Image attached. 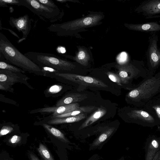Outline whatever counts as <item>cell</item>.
Returning a JSON list of instances; mask_svg holds the SVG:
<instances>
[{"label":"cell","mask_w":160,"mask_h":160,"mask_svg":"<svg viewBox=\"0 0 160 160\" xmlns=\"http://www.w3.org/2000/svg\"><path fill=\"white\" fill-rule=\"evenodd\" d=\"M9 22L11 26L22 32V40L27 38L31 28V22L28 15L17 18L11 17Z\"/></svg>","instance_id":"cell-7"},{"label":"cell","mask_w":160,"mask_h":160,"mask_svg":"<svg viewBox=\"0 0 160 160\" xmlns=\"http://www.w3.org/2000/svg\"><path fill=\"white\" fill-rule=\"evenodd\" d=\"M25 7L42 19L45 18L51 22L59 20L61 18L60 10H58L42 4L37 0H25Z\"/></svg>","instance_id":"cell-5"},{"label":"cell","mask_w":160,"mask_h":160,"mask_svg":"<svg viewBox=\"0 0 160 160\" xmlns=\"http://www.w3.org/2000/svg\"><path fill=\"white\" fill-rule=\"evenodd\" d=\"M129 29L139 31L154 32L160 31V24L152 22L139 24H127Z\"/></svg>","instance_id":"cell-14"},{"label":"cell","mask_w":160,"mask_h":160,"mask_svg":"<svg viewBox=\"0 0 160 160\" xmlns=\"http://www.w3.org/2000/svg\"><path fill=\"white\" fill-rule=\"evenodd\" d=\"M0 28H1H1H3L4 29H7V30H8L13 35H14L16 37H17V38H19V37L18 35L16 33H15L14 31H13L12 30H11L9 29H8V28H2V27L1 26H0Z\"/></svg>","instance_id":"cell-34"},{"label":"cell","mask_w":160,"mask_h":160,"mask_svg":"<svg viewBox=\"0 0 160 160\" xmlns=\"http://www.w3.org/2000/svg\"><path fill=\"white\" fill-rule=\"evenodd\" d=\"M13 130L12 127L9 126H4L2 127L0 131V136L6 135L11 132Z\"/></svg>","instance_id":"cell-28"},{"label":"cell","mask_w":160,"mask_h":160,"mask_svg":"<svg viewBox=\"0 0 160 160\" xmlns=\"http://www.w3.org/2000/svg\"><path fill=\"white\" fill-rule=\"evenodd\" d=\"M74 59L81 64L86 66L90 59V56L86 50L81 48L79 49Z\"/></svg>","instance_id":"cell-19"},{"label":"cell","mask_w":160,"mask_h":160,"mask_svg":"<svg viewBox=\"0 0 160 160\" xmlns=\"http://www.w3.org/2000/svg\"><path fill=\"white\" fill-rule=\"evenodd\" d=\"M128 115L130 118L134 119L140 120L149 123H152L154 121L152 116L142 110H133Z\"/></svg>","instance_id":"cell-16"},{"label":"cell","mask_w":160,"mask_h":160,"mask_svg":"<svg viewBox=\"0 0 160 160\" xmlns=\"http://www.w3.org/2000/svg\"><path fill=\"white\" fill-rule=\"evenodd\" d=\"M21 137L17 135H14L9 140V142L10 143L16 144L19 143L21 141Z\"/></svg>","instance_id":"cell-29"},{"label":"cell","mask_w":160,"mask_h":160,"mask_svg":"<svg viewBox=\"0 0 160 160\" xmlns=\"http://www.w3.org/2000/svg\"><path fill=\"white\" fill-rule=\"evenodd\" d=\"M153 160H160V151L158 152V154H156Z\"/></svg>","instance_id":"cell-35"},{"label":"cell","mask_w":160,"mask_h":160,"mask_svg":"<svg viewBox=\"0 0 160 160\" xmlns=\"http://www.w3.org/2000/svg\"><path fill=\"white\" fill-rule=\"evenodd\" d=\"M55 75L65 79L87 86L107 88L108 86L100 80L95 78L70 73L55 72Z\"/></svg>","instance_id":"cell-6"},{"label":"cell","mask_w":160,"mask_h":160,"mask_svg":"<svg viewBox=\"0 0 160 160\" xmlns=\"http://www.w3.org/2000/svg\"><path fill=\"white\" fill-rule=\"evenodd\" d=\"M117 66L118 70L117 74L120 78L122 84L127 83L138 74L137 69L132 64H127Z\"/></svg>","instance_id":"cell-9"},{"label":"cell","mask_w":160,"mask_h":160,"mask_svg":"<svg viewBox=\"0 0 160 160\" xmlns=\"http://www.w3.org/2000/svg\"><path fill=\"white\" fill-rule=\"evenodd\" d=\"M102 18L101 15L91 14L79 19L61 23H52L48 28L49 31L58 36L66 35L78 28L88 27L95 25Z\"/></svg>","instance_id":"cell-3"},{"label":"cell","mask_w":160,"mask_h":160,"mask_svg":"<svg viewBox=\"0 0 160 160\" xmlns=\"http://www.w3.org/2000/svg\"><path fill=\"white\" fill-rule=\"evenodd\" d=\"M19 73L0 69V82L12 86L15 83L20 81L21 76Z\"/></svg>","instance_id":"cell-13"},{"label":"cell","mask_w":160,"mask_h":160,"mask_svg":"<svg viewBox=\"0 0 160 160\" xmlns=\"http://www.w3.org/2000/svg\"><path fill=\"white\" fill-rule=\"evenodd\" d=\"M11 87L3 82H0V89L2 90L9 91Z\"/></svg>","instance_id":"cell-31"},{"label":"cell","mask_w":160,"mask_h":160,"mask_svg":"<svg viewBox=\"0 0 160 160\" xmlns=\"http://www.w3.org/2000/svg\"><path fill=\"white\" fill-rule=\"evenodd\" d=\"M79 107V104L75 103L56 107L44 108L39 109L38 112L51 113L53 116H56L69 112Z\"/></svg>","instance_id":"cell-8"},{"label":"cell","mask_w":160,"mask_h":160,"mask_svg":"<svg viewBox=\"0 0 160 160\" xmlns=\"http://www.w3.org/2000/svg\"><path fill=\"white\" fill-rule=\"evenodd\" d=\"M159 147L158 142L155 140H152L148 148L147 160H151V156L152 152L156 151Z\"/></svg>","instance_id":"cell-25"},{"label":"cell","mask_w":160,"mask_h":160,"mask_svg":"<svg viewBox=\"0 0 160 160\" xmlns=\"http://www.w3.org/2000/svg\"><path fill=\"white\" fill-rule=\"evenodd\" d=\"M0 69L15 72L24 73L25 72V71L22 69L2 61H0Z\"/></svg>","instance_id":"cell-21"},{"label":"cell","mask_w":160,"mask_h":160,"mask_svg":"<svg viewBox=\"0 0 160 160\" xmlns=\"http://www.w3.org/2000/svg\"><path fill=\"white\" fill-rule=\"evenodd\" d=\"M114 129L115 128H113L108 129L100 135L98 139L94 142L93 145L94 146H97L104 141L112 134Z\"/></svg>","instance_id":"cell-24"},{"label":"cell","mask_w":160,"mask_h":160,"mask_svg":"<svg viewBox=\"0 0 160 160\" xmlns=\"http://www.w3.org/2000/svg\"><path fill=\"white\" fill-rule=\"evenodd\" d=\"M140 12L145 15L152 17L160 14V0L148 1L143 2L139 7Z\"/></svg>","instance_id":"cell-10"},{"label":"cell","mask_w":160,"mask_h":160,"mask_svg":"<svg viewBox=\"0 0 160 160\" xmlns=\"http://www.w3.org/2000/svg\"><path fill=\"white\" fill-rule=\"evenodd\" d=\"M38 151L45 160H54L47 148L41 143L39 144Z\"/></svg>","instance_id":"cell-22"},{"label":"cell","mask_w":160,"mask_h":160,"mask_svg":"<svg viewBox=\"0 0 160 160\" xmlns=\"http://www.w3.org/2000/svg\"><path fill=\"white\" fill-rule=\"evenodd\" d=\"M106 112L107 110L105 108L102 106L99 107L82 123L79 129H82L91 125L102 117Z\"/></svg>","instance_id":"cell-15"},{"label":"cell","mask_w":160,"mask_h":160,"mask_svg":"<svg viewBox=\"0 0 160 160\" xmlns=\"http://www.w3.org/2000/svg\"><path fill=\"white\" fill-rule=\"evenodd\" d=\"M43 127L51 134L62 141L68 142V140L64 134L59 130L46 124H43Z\"/></svg>","instance_id":"cell-20"},{"label":"cell","mask_w":160,"mask_h":160,"mask_svg":"<svg viewBox=\"0 0 160 160\" xmlns=\"http://www.w3.org/2000/svg\"><path fill=\"white\" fill-rule=\"evenodd\" d=\"M160 88V79L153 77L148 79L138 87L130 92L128 98L135 101L148 99L159 90Z\"/></svg>","instance_id":"cell-4"},{"label":"cell","mask_w":160,"mask_h":160,"mask_svg":"<svg viewBox=\"0 0 160 160\" xmlns=\"http://www.w3.org/2000/svg\"><path fill=\"white\" fill-rule=\"evenodd\" d=\"M153 108L155 110L157 114L160 119V105L154 106Z\"/></svg>","instance_id":"cell-32"},{"label":"cell","mask_w":160,"mask_h":160,"mask_svg":"<svg viewBox=\"0 0 160 160\" xmlns=\"http://www.w3.org/2000/svg\"><path fill=\"white\" fill-rule=\"evenodd\" d=\"M96 108L94 106H88L79 107L77 109L66 113L53 116V118H60L69 117L75 116L81 114L87 113L91 112Z\"/></svg>","instance_id":"cell-18"},{"label":"cell","mask_w":160,"mask_h":160,"mask_svg":"<svg viewBox=\"0 0 160 160\" xmlns=\"http://www.w3.org/2000/svg\"><path fill=\"white\" fill-rule=\"evenodd\" d=\"M24 54L41 67H49L59 72L71 71L74 69L76 67L72 62L53 54L29 52Z\"/></svg>","instance_id":"cell-2"},{"label":"cell","mask_w":160,"mask_h":160,"mask_svg":"<svg viewBox=\"0 0 160 160\" xmlns=\"http://www.w3.org/2000/svg\"><path fill=\"white\" fill-rule=\"evenodd\" d=\"M62 88L61 86L54 85L51 87L49 89V92L52 93H55L59 92Z\"/></svg>","instance_id":"cell-30"},{"label":"cell","mask_w":160,"mask_h":160,"mask_svg":"<svg viewBox=\"0 0 160 160\" xmlns=\"http://www.w3.org/2000/svg\"><path fill=\"white\" fill-rule=\"evenodd\" d=\"M40 3L53 9L60 10L58 6L52 0H37Z\"/></svg>","instance_id":"cell-27"},{"label":"cell","mask_w":160,"mask_h":160,"mask_svg":"<svg viewBox=\"0 0 160 160\" xmlns=\"http://www.w3.org/2000/svg\"><path fill=\"white\" fill-rule=\"evenodd\" d=\"M29 156L31 160H40L37 157L32 153L30 154Z\"/></svg>","instance_id":"cell-33"},{"label":"cell","mask_w":160,"mask_h":160,"mask_svg":"<svg viewBox=\"0 0 160 160\" xmlns=\"http://www.w3.org/2000/svg\"><path fill=\"white\" fill-rule=\"evenodd\" d=\"M88 98L85 93H72L68 94L58 101L56 106H60L81 102Z\"/></svg>","instance_id":"cell-11"},{"label":"cell","mask_w":160,"mask_h":160,"mask_svg":"<svg viewBox=\"0 0 160 160\" xmlns=\"http://www.w3.org/2000/svg\"><path fill=\"white\" fill-rule=\"evenodd\" d=\"M107 74L109 79L112 82L116 83L119 86H122V83L121 79L117 74L108 72H107Z\"/></svg>","instance_id":"cell-26"},{"label":"cell","mask_w":160,"mask_h":160,"mask_svg":"<svg viewBox=\"0 0 160 160\" xmlns=\"http://www.w3.org/2000/svg\"><path fill=\"white\" fill-rule=\"evenodd\" d=\"M25 0H0V6L7 7L8 4L25 7Z\"/></svg>","instance_id":"cell-23"},{"label":"cell","mask_w":160,"mask_h":160,"mask_svg":"<svg viewBox=\"0 0 160 160\" xmlns=\"http://www.w3.org/2000/svg\"><path fill=\"white\" fill-rule=\"evenodd\" d=\"M85 117L86 115L85 113H82L75 116L60 118H53L49 121L48 123L51 124L72 123L83 119Z\"/></svg>","instance_id":"cell-17"},{"label":"cell","mask_w":160,"mask_h":160,"mask_svg":"<svg viewBox=\"0 0 160 160\" xmlns=\"http://www.w3.org/2000/svg\"><path fill=\"white\" fill-rule=\"evenodd\" d=\"M157 40L152 39L150 43L149 48V57L151 66L154 68L160 62V52L157 46Z\"/></svg>","instance_id":"cell-12"},{"label":"cell","mask_w":160,"mask_h":160,"mask_svg":"<svg viewBox=\"0 0 160 160\" xmlns=\"http://www.w3.org/2000/svg\"><path fill=\"white\" fill-rule=\"evenodd\" d=\"M0 59L24 71L44 74L42 67L22 53L2 32H0Z\"/></svg>","instance_id":"cell-1"}]
</instances>
